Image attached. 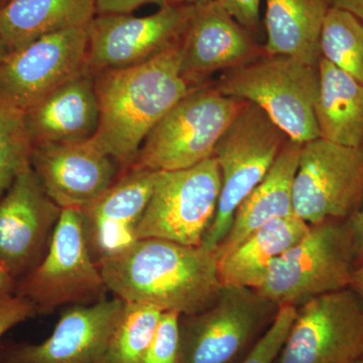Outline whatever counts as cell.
<instances>
[{"instance_id": "obj_6", "label": "cell", "mask_w": 363, "mask_h": 363, "mask_svg": "<svg viewBox=\"0 0 363 363\" xmlns=\"http://www.w3.org/2000/svg\"><path fill=\"white\" fill-rule=\"evenodd\" d=\"M354 271L350 224L325 221L311 226L274 262L257 292L279 307L298 308L313 298L350 288Z\"/></svg>"}, {"instance_id": "obj_20", "label": "cell", "mask_w": 363, "mask_h": 363, "mask_svg": "<svg viewBox=\"0 0 363 363\" xmlns=\"http://www.w3.org/2000/svg\"><path fill=\"white\" fill-rule=\"evenodd\" d=\"M303 143L289 140L272 168L234 214L230 230L215 250L217 259L233 252L253 231L294 214V181Z\"/></svg>"}, {"instance_id": "obj_18", "label": "cell", "mask_w": 363, "mask_h": 363, "mask_svg": "<svg viewBox=\"0 0 363 363\" xmlns=\"http://www.w3.org/2000/svg\"><path fill=\"white\" fill-rule=\"evenodd\" d=\"M156 172L130 168L82 212L91 255L98 259L130 247L152 195Z\"/></svg>"}, {"instance_id": "obj_5", "label": "cell", "mask_w": 363, "mask_h": 363, "mask_svg": "<svg viewBox=\"0 0 363 363\" xmlns=\"http://www.w3.org/2000/svg\"><path fill=\"white\" fill-rule=\"evenodd\" d=\"M245 104L215 86L193 88L152 128L131 168L178 171L213 157L217 143Z\"/></svg>"}, {"instance_id": "obj_39", "label": "cell", "mask_w": 363, "mask_h": 363, "mask_svg": "<svg viewBox=\"0 0 363 363\" xmlns=\"http://www.w3.org/2000/svg\"><path fill=\"white\" fill-rule=\"evenodd\" d=\"M353 363H363V354L362 355V357H358L357 359L355 360V362Z\"/></svg>"}, {"instance_id": "obj_32", "label": "cell", "mask_w": 363, "mask_h": 363, "mask_svg": "<svg viewBox=\"0 0 363 363\" xmlns=\"http://www.w3.org/2000/svg\"><path fill=\"white\" fill-rule=\"evenodd\" d=\"M147 4L162 7L169 0H96V16L101 14H131Z\"/></svg>"}, {"instance_id": "obj_33", "label": "cell", "mask_w": 363, "mask_h": 363, "mask_svg": "<svg viewBox=\"0 0 363 363\" xmlns=\"http://www.w3.org/2000/svg\"><path fill=\"white\" fill-rule=\"evenodd\" d=\"M347 222L352 234L355 269H357L363 264V206L350 218H348Z\"/></svg>"}, {"instance_id": "obj_27", "label": "cell", "mask_w": 363, "mask_h": 363, "mask_svg": "<svg viewBox=\"0 0 363 363\" xmlns=\"http://www.w3.org/2000/svg\"><path fill=\"white\" fill-rule=\"evenodd\" d=\"M32 150L25 114L0 101V199L30 164Z\"/></svg>"}, {"instance_id": "obj_10", "label": "cell", "mask_w": 363, "mask_h": 363, "mask_svg": "<svg viewBox=\"0 0 363 363\" xmlns=\"http://www.w3.org/2000/svg\"><path fill=\"white\" fill-rule=\"evenodd\" d=\"M293 203L294 214L310 226L350 218L363 206V147L321 138L303 143Z\"/></svg>"}, {"instance_id": "obj_31", "label": "cell", "mask_w": 363, "mask_h": 363, "mask_svg": "<svg viewBox=\"0 0 363 363\" xmlns=\"http://www.w3.org/2000/svg\"><path fill=\"white\" fill-rule=\"evenodd\" d=\"M224 9L247 30H255L259 23L260 0H219Z\"/></svg>"}, {"instance_id": "obj_38", "label": "cell", "mask_w": 363, "mask_h": 363, "mask_svg": "<svg viewBox=\"0 0 363 363\" xmlns=\"http://www.w3.org/2000/svg\"><path fill=\"white\" fill-rule=\"evenodd\" d=\"M9 52V51L7 50L6 45H4V43H2V40H0V64H1V62L6 59Z\"/></svg>"}, {"instance_id": "obj_3", "label": "cell", "mask_w": 363, "mask_h": 363, "mask_svg": "<svg viewBox=\"0 0 363 363\" xmlns=\"http://www.w3.org/2000/svg\"><path fill=\"white\" fill-rule=\"evenodd\" d=\"M215 87L226 96L257 105L294 142L320 138L314 106L318 65L290 56L264 54L226 71Z\"/></svg>"}, {"instance_id": "obj_1", "label": "cell", "mask_w": 363, "mask_h": 363, "mask_svg": "<svg viewBox=\"0 0 363 363\" xmlns=\"http://www.w3.org/2000/svg\"><path fill=\"white\" fill-rule=\"evenodd\" d=\"M96 264L107 290L117 298L162 312L199 314L221 292L216 253L203 245L145 238Z\"/></svg>"}, {"instance_id": "obj_26", "label": "cell", "mask_w": 363, "mask_h": 363, "mask_svg": "<svg viewBox=\"0 0 363 363\" xmlns=\"http://www.w3.org/2000/svg\"><path fill=\"white\" fill-rule=\"evenodd\" d=\"M162 314L152 306L124 302L123 316L102 363H143Z\"/></svg>"}, {"instance_id": "obj_8", "label": "cell", "mask_w": 363, "mask_h": 363, "mask_svg": "<svg viewBox=\"0 0 363 363\" xmlns=\"http://www.w3.org/2000/svg\"><path fill=\"white\" fill-rule=\"evenodd\" d=\"M107 291L91 255L82 212L63 209L39 264L16 286L37 315H47L62 305H85L101 300Z\"/></svg>"}, {"instance_id": "obj_29", "label": "cell", "mask_w": 363, "mask_h": 363, "mask_svg": "<svg viewBox=\"0 0 363 363\" xmlns=\"http://www.w3.org/2000/svg\"><path fill=\"white\" fill-rule=\"evenodd\" d=\"M296 315L297 308L281 306L266 333L240 363H274L285 343Z\"/></svg>"}, {"instance_id": "obj_34", "label": "cell", "mask_w": 363, "mask_h": 363, "mask_svg": "<svg viewBox=\"0 0 363 363\" xmlns=\"http://www.w3.org/2000/svg\"><path fill=\"white\" fill-rule=\"evenodd\" d=\"M328 2L330 7L348 11L363 23V0H328Z\"/></svg>"}, {"instance_id": "obj_7", "label": "cell", "mask_w": 363, "mask_h": 363, "mask_svg": "<svg viewBox=\"0 0 363 363\" xmlns=\"http://www.w3.org/2000/svg\"><path fill=\"white\" fill-rule=\"evenodd\" d=\"M279 309L252 289L222 286L211 307L199 314L181 315V363H240Z\"/></svg>"}, {"instance_id": "obj_25", "label": "cell", "mask_w": 363, "mask_h": 363, "mask_svg": "<svg viewBox=\"0 0 363 363\" xmlns=\"http://www.w3.org/2000/svg\"><path fill=\"white\" fill-rule=\"evenodd\" d=\"M320 52L363 84V23L357 16L330 7L320 35Z\"/></svg>"}, {"instance_id": "obj_28", "label": "cell", "mask_w": 363, "mask_h": 363, "mask_svg": "<svg viewBox=\"0 0 363 363\" xmlns=\"http://www.w3.org/2000/svg\"><path fill=\"white\" fill-rule=\"evenodd\" d=\"M180 313L162 312L143 363H181Z\"/></svg>"}, {"instance_id": "obj_4", "label": "cell", "mask_w": 363, "mask_h": 363, "mask_svg": "<svg viewBox=\"0 0 363 363\" xmlns=\"http://www.w3.org/2000/svg\"><path fill=\"white\" fill-rule=\"evenodd\" d=\"M289 136L257 105L245 102L215 147L221 174L216 214L202 245L215 252L243 200L266 177Z\"/></svg>"}, {"instance_id": "obj_15", "label": "cell", "mask_w": 363, "mask_h": 363, "mask_svg": "<svg viewBox=\"0 0 363 363\" xmlns=\"http://www.w3.org/2000/svg\"><path fill=\"white\" fill-rule=\"evenodd\" d=\"M62 209L50 199L32 166L0 199V264L21 281L45 255Z\"/></svg>"}, {"instance_id": "obj_2", "label": "cell", "mask_w": 363, "mask_h": 363, "mask_svg": "<svg viewBox=\"0 0 363 363\" xmlns=\"http://www.w3.org/2000/svg\"><path fill=\"white\" fill-rule=\"evenodd\" d=\"M181 42L140 65L93 72L100 111L94 136L121 172L133 167L152 128L194 88L181 74Z\"/></svg>"}, {"instance_id": "obj_30", "label": "cell", "mask_w": 363, "mask_h": 363, "mask_svg": "<svg viewBox=\"0 0 363 363\" xmlns=\"http://www.w3.org/2000/svg\"><path fill=\"white\" fill-rule=\"evenodd\" d=\"M37 315L26 298L14 295L0 301V338L14 326Z\"/></svg>"}, {"instance_id": "obj_17", "label": "cell", "mask_w": 363, "mask_h": 363, "mask_svg": "<svg viewBox=\"0 0 363 363\" xmlns=\"http://www.w3.org/2000/svg\"><path fill=\"white\" fill-rule=\"evenodd\" d=\"M260 56L250 30L219 0L195 6L181 42V74L192 87L215 72L238 68Z\"/></svg>"}, {"instance_id": "obj_19", "label": "cell", "mask_w": 363, "mask_h": 363, "mask_svg": "<svg viewBox=\"0 0 363 363\" xmlns=\"http://www.w3.org/2000/svg\"><path fill=\"white\" fill-rule=\"evenodd\" d=\"M99 104L89 69L52 91L25 113L33 145L77 143L96 135Z\"/></svg>"}, {"instance_id": "obj_16", "label": "cell", "mask_w": 363, "mask_h": 363, "mask_svg": "<svg viewBox=\"0 0 363 363\" xmlns=\"http://www.w3.org/2000/svg\"><path fill=\"white\" fill-rule=\"evenodd\" d=\"M123 309L117 297L70 308L44 342L4 346L0 363H102Z\"/></svg>"}, {"instance_id": "obj_9", "label": "cell", "mask_w": 363, "mask_h": 363, "mask_svg": "<svg viewBox=\"0 0 363 363\" xmlns=\"http://www.w3.org/2000/svg\"><path fill=\"white\" fill-rule=\"evenodd\" d=\"M220 191V169L214 157L191 168L156 172L152 195L136 227V240L159 238L201 247Z\"/></svg>"}, {"instance_id": "obj_13", "label": "cell", "mask_w": 363, "mask_h": 363, "mask_svg": "<svg viewBox=\"0 0 363 363\" xmlns=\"http://www.w3.org/2000/svg\"><path fill=\"white\" fill-rule=\"evenodd\" d=\"M195 6L168 4L147 16L101 14L88 28L87 67L97 72L140 65L180 42Z\"/></svg>"}, {"instance_id": "obj_12", "label": "cell", "mask_w": 363, "mask_h": 363, "mask_svg": "<svg viewBox=\"0 0 363 363\" xmlns=\"http://www.w3.org/2000/svg\"><path fill=\"white\" fill-rule=\"evenodd\" d=\"M88 28L51 33L9 52L0 64V101L25 114L87 70Z\"/></svg>"}, {"instance_id": "obj_11", "label": "cell", "mask_w": 363, "mask_h": 363, "mask_svg": "<svg viewBox=\"0 0 363 363\" xmlns=\"http://www.w3.org/2000/svg\"><path fill=\"white\" fill-rule=\"evenodd\" d=\"M363 354V301L351 288L313 298L274 363H353Z\"/></svg>"}, {"instance_id": "obj_14", "label": "cell", "mask_w": 363, "mask_h": 363, "mask_svg": "<svg viewBox=\"0 0 363 363\" xmlns=\"http://www.w3.org/2000/svg\"><path fill=\"white\" fill-rule=\"evenodd\" d=\"M30 166L52 202L62 210L81 212L101 197L121 173L95 136L82 142L33 145Z\"/></svg>"}, {"instance_id": "obj_24", "label": "cell", "mask_w": 363, "mask_h": 363, "mask_svg": "<svg viewBox=\"0 0 363 363\" xmlns=\"http://www.w3.org/2000/svg\"><path fill=\"white\" fill-rule=\"evenodd\" d=\"M329 9L328 0H267L264 54L294 57L317 66Z\"/></svg>"}, {"instance_id": "obj_36", "label": "cell", "mask_w": 363, "mask_h": 363, "mask_svg": "<svg viewBox=\"0 0 363 363\" xmlns=\"http://www.w3.org/2000/svg\"><path fill=\"white\" fill-rule=\"evenodd\" d=\"M350 288L352 289L363 301V264L357 267L354 272H353Z\"/></svg>"}, {"instance_id": "obj_23", "label": "cell", "mask_w": 363, "mask_h": 363, "mask_svg": "<svg viewBox=\"0 0 363 363\" xmlns=\"http://www.w3.org/2000/svg\"><path fill=\"white\" fill-rule=\"evenodd\" d=\"M314 111L320 138L346 147H363V84L320 58Z\"/></svg>"}, {"instance_id": "obj_35", "label": "cell", "mask_w": 363, "mask_h": 363, "mask_svg": "<svg viewBox=\"0 0 363 363\" xmlns=\"http://www.w3.org/2000/svg\"><path fill=\"white\" fill-rule=\"evenodd\" d=\"M18 281L11 276L6 267L0 264V301L16 294Z\"/></svg>"}, {"instance_id": "obj_21", "label": "cell", "mask_w": 363, "mask_h": 363, "mask_svg": "<svg viewBox=\"0 0 363 363\" xmlns=\"http://www.w3.org/2000/svg\"><path fill=\"white\" fill-rule=\"evenodd\" d=\"M310 228L296 215L259 227L233 252L218 259L222 286L259 290L274 262L302 240Z\"/></svg>"}, {"instance_id": "obj_37", "label": "cell", "mask_w": 363, "mask_h": 363, "mask_svg": "<svg viewBox=\"0 0 363 363\" xmlns=\"http://www.w3.org/2000/svg\"><path fill=\"white\" fill-rule=\"evenodd\" d=\"M213 0H169V4H179V6H202Z\"/></svg>"}, {"instance_id": "obj_22", "label": "cell", "mask_w": 363, "mask_h": 363, "mask_svg": "<svg viewBox=\"0 0 363 363\" xmlns=\"http://www.w3.org/2000/svg\"><path fill=\"white\" fill-rule=\"evenodd\" d=\"M96 0H9L0 9V40L9 52L69 28L88 26Z\"/></svg>"}]
</instances>
